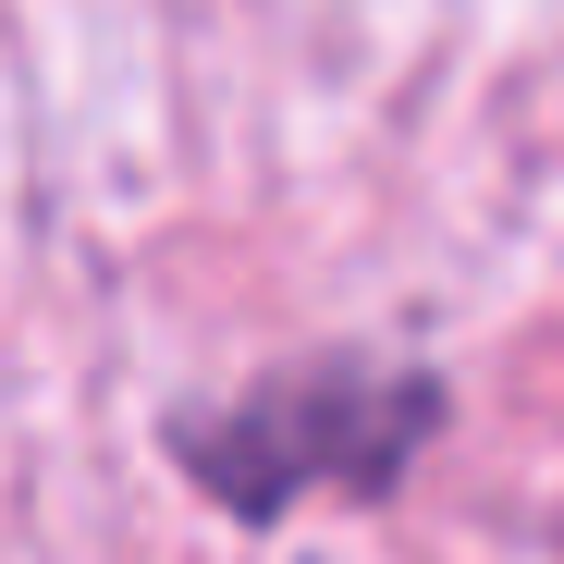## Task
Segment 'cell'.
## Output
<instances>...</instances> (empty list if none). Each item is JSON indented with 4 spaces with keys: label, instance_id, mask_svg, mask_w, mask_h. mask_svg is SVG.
I'll return each instance as SVG.
<instances>
[{
    "label": "cell",
    "instance_id": "6da1fadb",
    "mask_svg": "<svg viewBox=\"0 0 564 564\" xmlns=\"http://www.w3.org/2000/svg\"><path fill=\"white\" fill-rule=\"evenodd\" d=\"M442 442V381L393 356H307V368H270L234 405L209 417H172V454L234 528H270L319 491L344 503H381L405 491V466Z\"/></svg>",
    "mask_w": 564,
    "mask_h": 564
}]
</instances>
